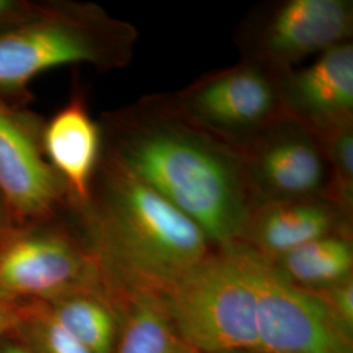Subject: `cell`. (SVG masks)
I'll list each match as a JSON object with an SVG mask.
<instances>
[{"label": "cell", "mask_w": 353, "mask_h": 353, "mask_svg": "<svg viewBox=\"0 0 353 353\" xmlns=\"http://www.w3.org/2000/svg\"><path fill=\"white\" fill-rule=\"evenodd\" d=\"M102 156L164 196L214 248L239 242L254 210L241 152L194 122L174 94H151L99 122Z\"/></svg>", "instance_id": "cell-1"}, {"label": "cell", "mask_w": 353, "mask_h": 353, "mask_svg": "<svg viewBox=\"0 0 353 353\" xmlns=\"http://www.w3.org/2000/svg\"><path fill=\"white\" fill-rule=\"evenodd\" d=\"M75 212L118 307L135 296L161 299L214 250L189 216L103 156L88 205Z\"/></svg>", "instance_id": "cell-2"}, {"label": "cell", "mask_w": 353, "mask_h": 353, "mask_svg": "<svg viewBox=\"0 0 353 353\" xmlns=\"http://www.w3.org/2000/svg\"><path fill=\"white\" fill-rule=\"evenodd\" d=\"M138 37L134 26L97 4L42 1L34 19L0 34V94L21 97L39 74L68 64L126 67Z\"/></svg>", "instance_id": "cell-3"}, {"label": "cell", "mask_w": 353, "mask_h": 353, "mask_svg": "<svg viewBox=\"0 0 353 353\" xmlns=\"http://www.w3.org/2000/svg\"><path fill=\"white\" fill-rule=\"evenodd\" d=\"M182 339L201 353H258L254 250L214 248L161 297Z\"/></svg>", "instance_id": "cell-4"}, {"label": "cell", "mask_w": 353, "mask_h": 353, "mask_svg": "<svg viewBox=\"0 0 353 353\" xmlns=\"http://www.w3.org/2000/svg\"><path fill=\"white\" fill-rule=\"evenodd\" d=\"M105 287L88 242L58 228L14 227L0 237V303L50 301Z\"/></svg>", "instance_id": "cell-5"}, {"label": "cell", "mask_w": 353, "mask_h": 353, "mask_svg": "<svg viewBox=\"0 0 353 353\" xmlns=\"http://www.w3.org/2000/svg\"><path fill=\"white\" fill-rule=\"evenodd\" d=\"M280 77L281 72L242 59L173 94L194 122L241 151L287 117Z\"/></svg>", "instance_id": "cell-6"}, {"label": "cell", "mask_w": 353, "mask_h": 353, "mask_svg": "<svg viewBox=\"0 0 353 353\" xmlns=\"http://www.w3.org/2000/svg\"><path fill=\"white\" fill-rule=\"evenodd\" d=\"M258 353H353V331L254 250Z\"/></svg>", "instance_id": "cell-7"}, {"label": "cell", "mask_w": 353, "mask_h": 353, "mask_svg": "<svg viewBox=\"0 0 353 353\" xmlns=\"http://www.w3.org/2000/svg\"><path fill=\"white\" fill-rule=\"evenodd\" d=\"M351 0H284L265 7L243 28V59L285 72L303 59L351 42Z\"/></svg>", "instance_id": "cell-8"}, {"label": "cell", "mask_w": 353, "mask_h": 353, "mask_svg": "<svg viewBox=\"0 0 353 353\" xmlns=\"http://www.w3.org/2000/svg\"><path fill=\"white\" fill-rule=\"evenodd\" d=\"M254 205L331 196L323 139L290 115L241 150Z\"/></svg>", "instance_id": "cell-9"}, {"label": "cell", "mask_w": 353, "mask_h": 353, "mask_svg": "<svg viewBox=\"0 0 353 353\" xmlns=\"http://www.w3.org/2000/svg\"><path fill=\"white\" fill-rule=\"evenodd\" d=\"M43 123L0 94V202L14 227L72 208L62 179L42 147Z\"/></svg>", "instance_id": "cell-10"}, {"label": "cell", "mask_w": 353, "mask_h": 353, "mask_svg": "<svg viewBox=\"0 0 353 353\" xmlns=\"http://www.w3.org/2000/svg\"><path fill=\"white\" fill-rule=\"evenodd\" d=\"M287 115L319 137L353 123V45L345 42L316 57L306 67L281 72Z\"/></svg>", "instance_id": "cell-11"}, {"label": "cell", "mask_w": 353, "mask_h": 353, "mask_svg": "<svg viewBox=\"0 0 353 353\" xmlns=\"http://www.w3.org/2000/svg\"><path fill=\"white\" fill-rule=\"evenodd\" d=\"M352 214L328 196L265 203L254 207L242 242L270 261L312 241L351 234Z\"/></svg>", "instance_id": "cell-12"}, {"label": "cell", "mask_w": 353, "mask_h": 353, "mask_svg": "<svg viewBox=\"0 0 353 353\" xmlns=\"http://www.w3.org/2000/svg\"><path fill=\"white\" fill-rule=\"evenodd\" d=\"M45 156L68 191L72 210L88 205L102 156L101 128L85 99L75 93L42 128Z\"/></svg>", "instance_id": "cell-13"}, {"label": "cell", "mask_w": 353, "mask_h": 353, "mask_svg": "<svg viewBox=\"0 0 353 353\" xmlns=\"http://www.w3.org/2000/svg\"><path fill=\"white\" fill-rule=\"evenodd\" d=\"M62 327L90 353H114L121 313L106 287L72 292L42 301Z\"/></svg>", "instance_id": "cell-14"}, {"label": "cell", "mask_w": 353, "mask_h": 353, "mask_svg": "<svg viewBox=\"0 0 353 353\" xmlns=\"http://www.w3.org/2000/svg\"><path fill=\"white\" fill-rule=\"evenodd\" d=\"M114 353H201L182 339L160 297L135 296L121 307Z\"/></svg>", "instance_id": "cell-15"}, {"label": "cell", "mask_w": 353, "mask_h": 353, "mask_svg": "<svg viewBox=\"0 0 353 353\" xmlns=\"http://www.w3.org/2000/svg\"><path fill=\"white\" fill-rule=\"evenodd\" d=\"M285 278L303 290H318L353 276L351 234L312 241L272 261Z\"/></svg>", "instance_id": "cell-16"}, {"label": "cell", "mask_w": 353, "mask_h": 353, "mask_svg": "<svg viewBox=\"0 0 353 353\" xmlns=\"http://www.w3.org/2000/svg\"><path fill=\"white\" fill-rule=\"evenodd\" d=\"M14 332L34 353H90L57 322L42 301L21 305Z\"/></svg>", "instance_id": "cell-17"}, {"label": "cell", "mask_w": 353, "mask_h": 353, "mask_svg": "<svg viewBox=\"0 0 353 353\" xmlns=\"http://www.w3.org/2000/svg\"><path fill=\"white\" fill-rule=\"evenodd\" d=\"M321 138L331 169V196L353 214V123L338 127Z\"/></svg>", "instance_id": "cell-18"}, {"label": "cell", "mask_w": 353, "mask_h": 353, "mask_svg": "<svg viewBox=\"0 0 353 353\" xmlns=\"http://www.w3.org/2000/svg\"><path fill=\"white\" fill-rule=\"evenodd\" d=\"M313 292L327 305L341 325L353 331V276Z\"/></svg>", "instance_id": "cell-19"}, {"label": "cell", "mask_w": 353, "mask_h": 353, "mask_svg": "<svg viewBox=\"0 0 353 353\" xmlns=\"http://www.w3.org/2000/svg\"><path fill=\"white\" fill-rule=\"evenodd\" d=\"M42 3L30 0H0V34L23 26L37 16Z\"/></svg>", "instance_id": "cell-20"}, {"label": "cell", "mask_w": 353, "mask_h": 353, "mask_svg": "<svg viewBox=\"0 0 353 353\" xmlns=\"http://www.w3.org/2000/svg\"><path fill=\"white\" fill-rule=\"evenodd\" d=\"M20 314H21V305H14V303H0V341L3 338L14 331L20 321Z\"/></svg>", "instance_id": "cell-21"}, {"label": "cell", "mask_w": 353, "mask_h": 353, "mask_svg": "<svg viewBox=\"0 0 353 353\" xmlns=\"http://www.w3.org/2000/svg\"><path fill=\"white\" fill-rule=\"evenodd\" d=\"M0 353H34L24 343H3L0 344Z\"/></svg>", "instance_id": "cell-22"}, {"label": "cell", "mask_w": 353, "mask_h": 353, "mask_svg": "<svg viewBox=\"0 0 353 353\" xmlns=\"http://www.w3.org/2000/svg\"><path fill=\"white\" fill-rule=\"evenodd\" d=\"M12 228H14L12 220L10 219V216L7 214L6 208L3 207V204L0 202V237H1L3 234H6L7 232H10Z\"/></svg>", "instance_id": "cell-23"}]
</instances>
